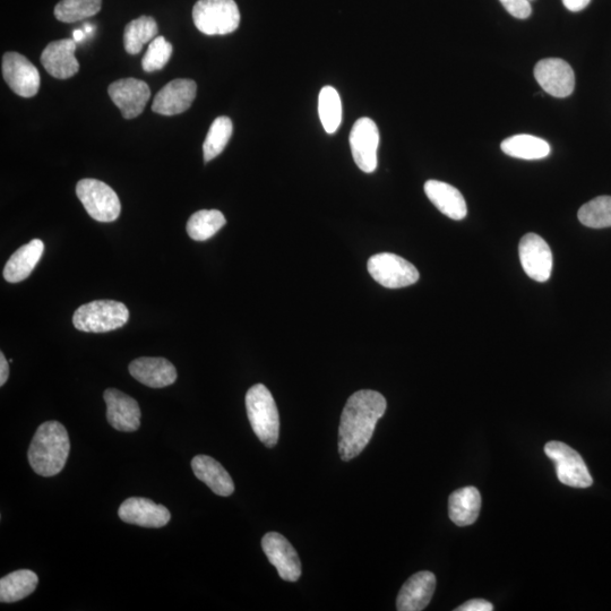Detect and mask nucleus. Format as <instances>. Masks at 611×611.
I'll return each mask as SVG.
<instances>
[{
  "mask_svg": "<svg viewBox=\"0 0 611 611\" xmlns=\"http://www.w3.org/2000/svg\"><path fill=\"white\" fill-rule=\"evenodd\" d=\"M386 408V399L376 391L361 390L351 395L339 427V453L343 461L355 459L365 450Z\"/></svg>",
  "mask_w": 611,
  "mask_h": 611,
  "instance_id": "nucleus-1",
  "label": "nucleus"
},
{
  "mask_svg": "<svg viewBox=\"0 0 611 611\" xmlns=\"http://www.w3.org/2000/svg\"><path fill=\"white\" fill-rule=\"evenodd\" d=\"M70 451L66 428L58 421H47L34 434L28 453L30 466L39 476L54 477L65 468Z\"/></svg>",
  "mask_w": 611,
  "mask_h": 611,
  "instance_id": "nucleus-2",
  "label": "nucleus"
},
{
  "mask_svg": "<svg viewBox=\"0 0 611 611\" xmlns=\"http://www.w3.org/2000/svg\"><path fill=\"white\" fill-rule=\"evenodd\" d=\"M246 409L252 428L258 440L266 447L278 444L280 434V417L268 387L256 384L246 394Z\"/></svg>",
  "mask_w": 611,
  "mask_h": 611,
  "instance_id": "nucleus-3",
  "label": "nucleus"
},
{
  "mask_svg": "<svg viewBox=\"0 0 611 611\" xmlns=\"http://www.w3.org/2000/svg\"><path fill=\"white\" fill-rule=\"evenodd\" d=\"M129 320L128 308L115 300H96L82 305L73 316L77 330L106 333L123 327Z\"/></svg>",
  "mask_w": 611,
  "mask_h": 611,
  "instance_id": "nucleus-4",
  "label": "nucleus"
},
{
  "mask_svg": "<svg viewBox=\"0 0 611 611\" xmlns=\"http://www.w3.org/2000/svg\"><path fill=\"white\" fill-rule=\"evenodd\" d=\"M195 27L206 36H226L240 24L235 0H199L193 8Z\"/></svg>",
  "mask_w": 611,
  "mask_h": 611,
  "instance_id": "nucleus-5",
  "label": "nucleus"
},
{
  "mask_svg": "<svg viewBox=\"0 0 611 611\" xmlns=\"http://www.w3.org/2000/svg\"><path fill=\"white\" fill-rule=\"evenodd\" d=\"M76 194L90 217L99 222H113L122 211L114 189L100 180L82 179L76 186Z\"/></svg>",
  "mask_w": 611,
  "mask_h": 611,
  "instance_id": "nucleus-6",
  "label": "nucleus"
},
{
  "mask_svg": "<svg viewBox=\"0 0 611 611\" xmlns=\"http://www.w3.org/2000/svg\"><path fill=\"white\" fill-rule=\"evenodd\" d=\"M367 269L376 282L389 289L409 287L419 280V272L415 265L391 253L370 257Z\"/></svg>",
  "mask_w": 611,
  "mask_h": 611,
  "instance_id": "nucleus-7",
  "label": "nucleus"
},
{
  "mask_svg": "<svg viewBox=\"0 0 611 611\" xmlns=\"http://www.w3.org/2000/svg\"><path fill=\"white\" fill-rule=\"evenodd\" d=\"M545 453L556 467L558 480L573 488H588L593 484L587 464L582 456L562 442H549Z\"/></svg>",
  "mask_w": 611,
  "mask_h": 611,
  "instance_id": "nucleus-8",
  "label": "nucleus"
},
{
  "mask_svg": "<svg viewBox=\"0 0 611 611\" xmlns=\"http://www.w3.org/2000/svg\"><path fill=\"white\" fill-rule=\"evenodd\" d=\"M2 71L5 82L13 92L22 98L37 96L40 89V73L27 57L19 53H6L3 57Z\"/></svg>",
  "mask_w": 611,
  "mask_h": 611,
  "instance_id": "nucleus-9",
  "label": "nucleus"
},
{
  "mask_svg": "<svg viewBox=\"0 0 611 611\" xmlns=\"http://www.w3.org/2000/svg\"><path fill=\"white\" fill-rule=\"evenodd\" d=\"M350 146L357 167L366 174H372L377 168L380 146V132L374 120L367 117L357 120L350 134Z\"/></svg>",
  "mask_w": 611,
  "mask_h": 611,
  "instance_id": "nucleus-10",
  "label": "nucleus"
},
{
  "mask_svg": "<svg viewBox=\"0 0 611 611\" xmlns=\"http://www.w3.org/2000/svg\"><path fill=\"white\" fill-rule=\"evenodd\" d=\"M519 255L522 268L528 277L538 282L549 280L553 272L552 249L537 234H528L521 239Z\"/></svg>",
  "mask_w": 611,
  "mask_h": 611,
  "instance_id": "nucleus-11",
  "label": "nucleus"
},
{
  "mask_svg": "<svg viewBox=\"0 0 611 611\" xmlns=\"http://www.w3.org/2000/svg\"><path fill=\"white\" fill-rule=\"evenodd\" d=\"M262 548L282 580L297 582L300 579V558L285 537L278 532L266 533L262 539Z\"/></svg>",
  "mask_w": 611,
  "mask_h": 611,
  "instance_id": "nucleus-12",
  "label": "nucleus"
},
{
  "mask_svg": "<svg viewBox=\"0 0 611 611\" xmlns=\"http://www.w3.org/2000/svg\"><path fill=\"white\" fill-rule=\"evenodd\" d=\"M535 77L542 90L555 98L570 97L575 88L572 67L563 59L540 60L535 67Z\"/></svg>",
  "mask_w": 611,
  "mask_h": 611,
  "instance_id": "nucleus-13",
  "label": "nucleus"
},
{
  "mask_svg": "<svg viewBox=\"0 0 611 611\" xmlns=\"http://www.w3.org/2000/svg\"><path fill=\"white\" fill-rule=\"evenodd\" d=\"M108 93L126 119L139 117L151 98L149 85L133 77L111 83Z\"/></svg>",
  "mask_w": 611,
  "mask_h": 611,
  "instance_id": "nucleus-14",
  "label": "nucleus"
},
{
  "mask_svg": "<svg viewBox=\"0 0 611 611\" xmlns=\"http://www.w3.org/2000/svg\"><path fill=\"white\" fill-rule=\"evenodd\" d=\"M118 515L120 520L143 528H163L171 519L167 507L142 497L126 499L120 505Z\"/></svg>",
  "mask_w": 611,
  "mask_h": 611,
  "instance_id": "nucleus-15",
  "label": "nucleus"
},
{
  "mask_svg": "<svg viewBox=\"0 0 611 611\" xmlns=\"http://www.w3.org/2000/svg\"><path fill=\"white\" fill-rule=\"evenodd\" d=\"M197 85L193 80L171 81L158 92L153 100L152 110L162 116H176L185 113L196 98Z\"/></svg>",
  "mask_w": 611,
  "mask_h": 611,
  "instance_id": "nucleus-16",
  "label": "nucleus"
},
{
  "mask_svg": "<svg viewBox=\"0 0 611 611\" xmlns=\"http://www.w3.org/2000/svg\"><path fill=\"white\" fill-rule=\"evenodd\" d=\"M103 398L111 427L124 433L136 432L141 427V408L135 399L116 389H108Z\"/></svg>",
  "mask_w": 611,
  "mask_h": 611,
  "instance_id": "nucleus-17",
  "label": "nucleus"
},
{
  "mask_svg": "<svg viewBox=\"0 0 611 611\" xmlns=\"http://www.w3.org/2000/svg\"><path fill=\"white\" fill-rule=\"evenodd\" d=\"M76 42L63 39L50 42L41 54V63L55 79H71L80 71L79 60L75 57Z\"/></svg>",
  "mask_w": 611,
  "mask_h": 611,
  "instance_id": "nucleus-18",
  "label": "nucleus"
},
{
  "mask_svg": "<svg viewBox=\"0 0 611 611\" xmlns=\"http://www.w3.org/2000/svg\"><path fill=\"white\" fill-rule=\"evenodd\" d=\"M129 373L136 381L152 387L162 389L177 381V369L165 358L143 357L129 365Z\"/></svg>",
  "mask_w": 611,
  "mask_h": 611,
  "instance_id": "nucleus-19",
  "label": "nucleus"
},
{
  "mask_svg": "<svg viewBox=\"0 0 611 611\" xmlns=\"http://www.w3.org/2000/svg\"><path fill=\"white\" fill-rule=\"evenodd\" d=\"M436 589V578L432 572L423 571L403 584L400 590L397 609L399 611H421L432 601Z\"/></svg>",
  "mask_w": 611,
  "mask_h": 611,
  "instance_id": "nucleus-20",
  "label": "nucleus"
},
{
  "mask_svg": "<svg viewBox=\"0 0 611 611\" xmlns=\"http://www.w3.org/2000/svg\"><path fill=\"white\" fill-rule=\"evenodd\" d=\"M425 193L430 202L446 217L460 221L467 217L468 208L466 200L459 189L438 180H428L425 184Z\"/></svg>",
  "mask_w": 611,
  "mask_h": 611,
  "instance_id": "nucleus-21",
  "label": "nucleus"
},
{
  "mask_svg": "<svg viewBox=\"0 0 611 611\" xmlns=\"http://www.w3.org/2000/svg\"><path fill=\"white\" fill-rule=\"evenodd\" d=\"M194 475L208 485L214 494L228 497L234 494L235 484L228 471L208 455H197L192 461Z\"/></svg>",
  "mask_w": 611,
  "mask_h": 611,
  "instance_id": "nucleus-22",
  "label": "nucleus"
},
{
  "mask_svg": "<svg viewBox=\"0 0 611 611\" xmlns=\"http://www.w3.org/2000/svg\"><path fill=\"white\" fill-rule=\"evenodd\" d=\"M45 251L40 239H33L27 245L17 249L5 265L4 278L7 282L17 283L30 277Z\"/></svg>",
  "mask_w": 611,
  "mask_h": 611,
  "instance_id": "nucleus-23",
  "label": "nucleus"
},
{
  "mask_svg": "<svg viewBox=\"0 0 611 611\" xmlns=\"http://www.w3.org/2000/svg\"><path fill=\"white\" fill-rule=\"evenodd\" d=\"M481 507V495L476 487H464L450 496L449 515L456 526L467 527L478 519Z\"/></svg>",
  "mask_w": 611,
  "mask_h": 611,
  "instance_id": "nucleus-24",
  "label": "nucleus"
},
{
  "mask_svg": "<svg viewBox=\"0 0 611 611\" xmlns=\"http://www.w3.org/2000/svg\"><path fill=\"white\" fill-rule=\"evenodd\" d=\"M507 156L522 160H541L549 156L550 145L540 137L521 134L509 137L501 144Z\"/></svg>",
  "mask_w": 611,
  "mask_h": 611,
  "instance_id": "nucleus-25",
  "label": "nucleus"
},
{
  "mask_svg": "<svg viewBox=\"0 0 611 611\" xmlns=\"http://www.w3.org/2000/svg\"><path fill=\"white\" fill-rule=\"evenodd\" d=\"M38 583V575L30 570L8 574L0 580V601L12 604V602L23 600L36 591Z\"/></svg>",
  "mask_w": 611,
  "mask_h": 611,
  "instance_id": "nucleus-26",
  "label": "nucleus"
},
{
  "mask_svg": "<svg viewBox=\"0 0 611 611\" xmlns=\"http://www.w3.org/2000/svg\"><path fill=\"white\" fill-rule=\"evenodd\" d=\"M158 23L151 16H141L126 25L124 46L129 55L140 54L146 43L158 37Z\"/></svg>",
  "mask_w": 611,
  "mask_h": 611,
  "instance_id": "nucleus-27",
  "label": "nucleus"
},
{
  "mask_svg": "<svg viewBox=\"0 0 611 611\" xmlns=\"http://www.w3.org/2000/svg\"><path fill=\"white\" fill-rule=\"evenodd\" d=\"M225 215L218 210H201L189 218L187 223L188 236L195 242H205L218 234L226 226Z\"/></svg>",
  "mask_w": 611,
  "mask_h": 611,
  "instance_id": "nucleus-28",
  "label": "nucleus"
},
{
  "mask_svg": "<svg viewBox=\"0 0 611 611\" xmlns=\"http://www.w3.org/2000/svg\"><path fill=\"white\" fill-rule=\"evenodd\" d=\"M318 114L327 134L338 131L342 122V102L333 86H325L318 97Z\"/></svg>",
  "mask_w": 611,
  "mask_h": 611,
  "instance_id": "nucleus-29",
  "label": "nucleus"
},
{
  "mask_svg": "<svg viewBox=\"0 0 611 611\" xmlns=\"http://www.w3.org/2000/svg\"><path fill=\"white\" fill-rule=\"evenodd\" d=\"M234 125L226 116L218 117L212 123L203 144L204 161L210 162L220 156L229 143Z\"/></svg>",
  "mask_w": 611,
  "mask_h": 611,
  "instance_id": "nucleus-30",
  "label": "nucleus"
},
{
  "mask_svg": "<svg viewBox=\"0 0 611 611\" xmlns=\"http://www.w3.org/2000/svg\"><path fill=\"white\" fill-rule=\"evenodd\" d=\"M102 0H62L55 7L56 19L63 23L80 22L97 15Z\"/></svg>",
  "mask_w": 611,
  "mask_h": 611,
  "instance_id": "nucleus-31",
  "label": "nucleus"
},
{
  "mask_svg": "<svg viewBox=\"0 0 611 611\" xmlns=\"http://www.w3.org/2000/svg\"><path fill=\"white\" fill-rule=\"evenodd\" d=\"M578 217L585 227L593 229L611 227V196H599L584 204Z\"/></svg>",
  "mask_w": 611,
  "mask_h": 611,
  "instance_id": "nucleus-32",
  "label": "nucleus"
},
{
  "mask_svg": "<svg viewBox=\"0 0 611 611\" xmlns=\"http://www.w3.org/2000/svg\"><path fill=\"white\" fill-rule=\"evenodd\" d=\"M171 55V43L165 37H157L150 43L148 51H146L143 57L142 67L144 72L153 73L161 71L169 63Z\"/></svg>",
  "mask_w": 611,
  "mask_h": 611,
  "instance_id": "nucleus-33",
  "label": "nucleus"
},
{
  "mask_svg": "<svg viewBox=\"0 0 611 611\" xmlns=\"http://www.w3.org/2000/svg\"><path fill=\"white\" fill-rule=\"evenodd\" d=\"M505 10L519 20H526L532 13V0H499Z\"/></svg>",
  "mask_w": 611,
  "mask_h": 611,
  "instance_id": "nucleus-34",
  "label": "nucleus"
},
{
  "mask_svg": "<svg viewBox=\"0 0 611 611\" xmlns=\"http://www.w3.org/2000/svg\"><path fill=\"white\" fill-rule=\"evenodd\" d=\"M493 605L484 599H473L456 608L455 611H492Z\"/></svg>",
  "mask_w": 611,
  "mask_h": 611,
  "instance_id": "nucleus-35",
  "label": "nucleus"
},
{
  "mask_svg": "<svg viewBox=\"0 0 611 611\" xmlns=\"http://www.w3.org/2000/svg\"><path fill=\"white\" fill-rule=\"evenodd\" d=\"M591 0H563L564 6L567 10L578 13L584 10L585 7H588Z\"/></svg>",
  "mask_w": 611,
  "mask_h": 611,
  "instance_id": "nucleus-36",
  "label": "nucleus"
},
{
  "mask_svg": "<svg viewBox=\"0 0 611 611\" xmlns=\"http://www.w3.org/2000/svg\"><path fill=\"white\" fill-rule=\"evenodd\" d=\"M10 376V365L5 358V355L0 354V386H4Z\"/></svg>",
  "mask_w": 611,
  "mask_h": 611,
  "instance_id": "nucleus-37",
  "label": "nucleus"
},
{
  "mask_svg": "<svg viewBox=\"0 0 611 611\" xmlns=\"http://www.w3.org/2000/svg\"><path fill=\"white\" fill-rule=\"evenodd\" d=\"M86 34L82 30H76L73 33V40L75 42H81L85 38Z\"/></svg>",
  "mask_w": 611,
  "mask_h": 611,
  "instance_id": "nucleus-38",
  "label": "nucleus"
}]
</instances>
